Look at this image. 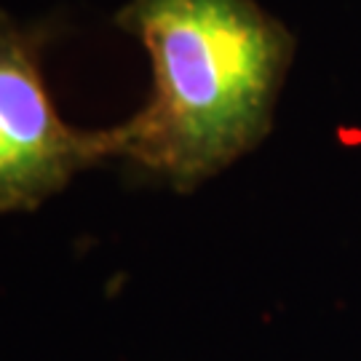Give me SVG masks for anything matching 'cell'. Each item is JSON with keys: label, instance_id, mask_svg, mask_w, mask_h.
Masks as SVG:
<instances>
[{"label": "cell", "instance_id": "obj_1", "mask_svg": "<svg viewBox=\"0 0 361 361\" xmlns=\"http://www.w3.org/2000/svg\"><path fill=\"white\" fill-rule=\"evenodd\" d=\"M116 25L145 46L153 94L102 129L107 161L193 193L268 137L295 35L257 0H129Z\"/></svg>", "mask_w": 361, "mask_h": 361}, {"label": "cell", "instance_id": "obj_2", "mask_svg": "<svg viewBox=\"0 0 361 361\" xmlns=\"http://www.w3.org/2000/svg\"><path fill=\"white\" fill-rule=\"evenodd\" d=\"M46 32L0 11V214L32 212L107 161L102 129L65 123L43 78Z\"/></svg>", "mask_w": 361, "mask_h": 361}]
</instances>
